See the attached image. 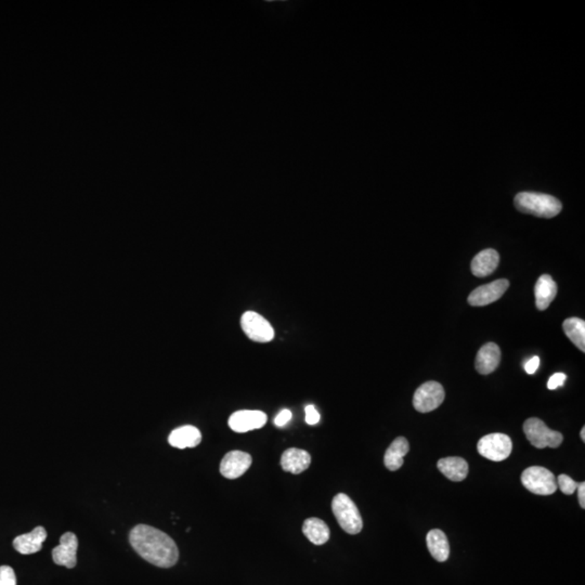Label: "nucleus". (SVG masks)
<instances>
[{
  "label": "nucleus",
  "mask_w": 585,
  "mask_h": 585,
  "mask_svg": "<svg viewBox=\"0 0 585 585\" xmlns=\"http://www.w3.org/2000/svg\"><path fill=\"white\" fill-rule=\"evenodd\" d=\"M129 542L143 559L157 567L170 568L179 559L176 542L151 526H136L129 533Z\"/></svg>",
  "instance_id": "nucleus-1"
},
{
  "label": "nucleus",
  "mask_w": 585,
  "mask_h": 585,
  "mask_svg": "<svg viewBox=\"0 0 585 585\" xmlns=\"http://www.w3.org/2000/svg\"><path fill=\"white\" fill-rule=\"evenodd\" d=\"M514 204L522 214L541 218L555 217L563 208L559 199L537 192H520L515 197Z\"/></svg>",
  "instance_id": "nucleus-2"
},
{
  "label": "nucleus",
  "mask_w": 585,
  "mask_h": 585,
  "mask_svg": "<svg viewBox=\"0 0 585 585\" xmlns=\"http://www.w3.org/2000/svg\"><path fill=\"white\" fill-rule=\"evenodd\" d=\"M332 510L341 529L349 535H358L364 528L358 507L345 493H338L334 497Z\"/></svg>",
  "instance_id": "nucleus-3"
},
{
  "label": "nucleus",
  "mask_w": 585,
  "mask_h": 585,
  "mask_svg": "<svg viewBox=\"0 0 585 585\" xmlns=\"http://www.w3.org/2000/svg\"><path fill=\"white\" fill-rule=\"evenodd\" d=\"M524 432L530 444L537 449L558 448L564 440L563 435L548 428L544 422L535 417L525 422Z\"/></svg>",
  "instance_id": "nucleus-4"
},
{
  "label": "nucleus",
  "mask_w": 585,
  "mask_h": 585,
  "mask_svg": "<svg viewBox=\"0 0 585 585\" xmlns=\"http://www.w3.org/2000/svg\"><path fill=\"white\" fill-rule=\"evenodd\" d=\"M522 482L526 489L537 495H553L558 488L554 474L541 466H531L524 470Z\"/></svg>",
  "instance_id": "nucleus-5"
},
{
  "label": "nucleus",
  "mask_w": 585,
  "mask_h": 585,
  "mask_svg": "<svg viewBox=\"0 0 585 585\" xmlns=\"http://www.w3.org/2000/svg\"><path fill=\"white\" fill-rule=\"evenodd\" d=\"M477 450L480 455L490 461L502 462L512 453V439L507 435L499 433L487 435L478 442Z\"/></svg>",
  "instance_id": "nucleus-6"
},
{
  "label": "nucleus",
  "mask_w": 585,
  "mask_h": 585,
  "mask_svg": "<svg viewBox=\"0 0 585 585\" xmlns=\"http://www.w3.org/2000/svg\"><path fill=\"white\" fill-rule=\"evenodd\" d=\"M241 326L246 336L256 343H269L275 338V330L270 322L255 311L243 313Z\"/></svg>",
  "instance_id": "nucleus-7"
},
{
  "label": "nucleus",
  "mask_w": 585,
  "mask_h": 585,
  "mask_svg": "<svg viewBox=\"0 0 585 585\" xmlns=\"http://www.w3.org/2000/svg\"><path fill=\"white\" fill-rule=\"evenodd\" d=\"M444 389L438 381H427L415 391L413 397L414 409L421 413H428L442 406L444 402Z\"/></svg>",
  "instance_id": "nucleus-8"
},
{
  "label": "nucleus",
  "mask_w": 585,
  "mask_h": 585,
  "mask_svg": "<svg viewBox=\"0 0 585 585\" xmlns=\"http://www.w3.org/2000/svg\"><path fill=\"white\" fill-rule=\"evenodd\" d=\"M268 417L263 411L257 410H241L230 417V428L235 433H248L259 429L267 424Z\"/></svg>",
  "instance_id": "nucleus-9"
},
{
  "label": "nucleus",
  "mask_w": 585,
  "mask_h": 585,
  "mask_svg": "<svg viewBox=\"0 0 585 585\" xmlns=\"http://www.w3.org/2000/svg\"><path fill=\"white\" fill-rule=\"evenodd\" d=\"M508 286H510V282L505 279L479 286L470 292V295L468 296V304L474 307H482V306L495 303L504 295Z\"/></svg>",
  "instance_id": "nucleus-10"
},
{
  "label": "nucleus",
  "mask_w": 585,
  "mask_h": 585,
  "mask_svg": "<svg viewBox=\"0 0 585 585\" xmlns=\"http://www.w3.org/2000/svg\"><path fill=\"white\" fill-rule=\"evenodd\" d=\"M252 459L246 452L231 451L226 454L220 463V473L227 479H237L248 472Z\"/></svg>",
  "instance_id": "nucleus-11"
},
{
  "label": "nucleus",
  "mask_w": 585,
  "mask_h": 585,
  "mask_svg": "<svg viewBox=\"0 0 585 585\" xmlns=\"http://www.w3.org/2000/svg\"><path fill=\"white\" fill-rule=\"evenodd\" d=\"M79 539L73 533H66L60 539V544L53 548L52 558L58 566L72 569L77 564Z\"/></svg>",
  "instance_id": "nucleus-12"
},
{
  "label": "nucleus",
  "mask_w": 585,
  "mask_h": 585,
  "mask_svg": "<svg viewBox=\"0 0 585 585\" xmlns=\"http://www.w3.org/2000/svg\"><path fill=\"white\" fill-rule=\"evenodd\" d=\"M47 539L45 528L38 526L32 533L21 535L13 541V548L23 555H30L39 552Z\"/></svg>",
  "instance_id": "nucleus-13"
},
{
  "label": "nucleus",
  "mask_w": 585,
  "mask_h": 585,
  "mask_svg": "<svg viewBox=\"0 0 585 585\" xmlns=\"http://www.w3.org/2000/svg\"><path fill=\"white\" fill-rule=\"evenodd\" d=\"M499 361H501V349L499 346L495 343H488L482 346L477 353L475 368L478 373L488 375L497 370Z\"/></svg>",
  "instance_id": "nucleus-14"
},
{
  "label": "nucleus",
  "mask_w": 585,
  "mask_h": 585,
  "mask_svg": "<svg viewBox=\"0 0 585 585\" xmlns=\"http://www.w3.org/2000/svg\"><path fill=\"white\" fill-rule=\"evenodd\" d=\"M311 464V455L305 450L290 448L281 457V466L284 472L294 475L305 472Z\"/></svg>",
  "instance_id": "nucleus-15"
},
{
  "label": "nucleus",
  "mask_w": 585,
  "mask_h": 585,
  "mask_svg": "<svg viewBox=\"0 0 585 585\" xmlns=\"http://www.w3.org/2000/svg\"><path fill=\"white\" fill-rule=\"evenodd\" d=\"M202 442V434L197 427L191 425L179 427L172 430L169 435L168 442L170 446L177 449H187L195 448Z\"/></svg>",
  "instance_id": "nucleus-16"
},
{
  "label": "nucleus",
  "mask_w": 585,
  "mask_h": 585,
  "mask_svg": "<svg viewBox=\"0 0 585 585\" xmlns=\"http://www.w3.org/2000/svg\"><path fill=\"white\" fill-rule=\"evenodd\" d=\"M535 306L539 310L548 309L557 295V286L550 275H541L535 286Z\"/></svg>",
  "instance_id": "nucleus-17"
},
{
  "label": "nucleus",
  "mask_w": 585,
  "mask_h": 585,
  "mask_svg": "<svg viewBox=\"0 0 585 585\" xmlns=\"http://www.w3.org/2000/svg\"><path fill=\"white\" fill-rule=\"evenodd\" d=\"M499 263V252L492 248L482 250L475 256L472 261V272L475 277L484 278L495 272Z\"/></svg>",
  "instance_id": "nucleus-18"
},
{
  "label": "nucleus",
  "mask_w": 585,
  "mask_h": 585,
  "mask_svg": "<svg viewBox=\"0 0 585 585\" xmlns=\"http://www.w3.org/2000/svg\"><path fill=\"white\" fill-rule=\"evenodd\" d=\"M410 444L404 437H398L386 450L384 457V464L387 469L395 472L401 468L404 465V457L409 453Z\"/></svg>",
  "instance_id": "nucleus-19"
},
{
  "label": "nucleus",
  "mask_w": 585,
  "mask_h": 585,
  "mask_svg": "<svg viewBox=\"0 0 585 585\" xmlns=\"http://www.w3.org/2000/svg\"><path fill=\"white\" fill-rule=\"evenodd\" d=\"M439 470L452 482H463L468 475V464L459 457H444L438 461Z\"/></svg>",
  "instance_id": "nucleus-20"
},
{
  "label": "nucleus",
  "mask_w": 585,
  "mask_h": 585,
  "mask_svg": "<svg viewBox=\"0 0 585 585\" xmlns=\"http://www.w3.org/2000/svg\"><path fill=\"white\" fill-rule=\"evenodd\" d=\"M426 541L429 553L437 562L444 563L449 558V541L444 531L439 529L430 530L427 535Z\"/></svg>",
  "instance_id": "nucleus-21"
},
{
  "label": "nucleus",
  "mask_w": 585,
  "mask_h": 585,
  "mask_svg": "<svg viewBox=\"0 0 585 585\" xmlns=\"http://www.w3.org/2000/svg\"><path fill=\"white\" fill-rule=\"evenodd\" d=\"M303 533L308 540L315 545L326 544L330 540V528L319 518H308L303 525Z\"/></svg>",
  "instance_id": "nucleus-22"
},
{
  "label": "nucleus",
  "mask_w": 585,
  "mask_h": 585,
  "mask_svg": "<svg viewBox=\"0 0 585 585\" xmlns=\"http://www.w3.org/2000/svg\"><path fill=\"white\" fill-rule=\"evenodd\" d=\"M563 328L567 337L582 353L585 351V321L579 318H569L564 321Z\"/></svg>",
  "instance_id": "nucleus-23"
},
{
  "label": "nucleus",
  "mask_w": 585,
  "mask_h": 585,
  "mask_svg": "<svg viewBox=\"0 0 585 585\" xmlns=\"http://www.w3.org/2000/svg\"><path fill=\"white\" fill-rule=\"evenodd\" d=\"M578 482H575V480L568 476V475L562 474L558 476L557 487H559V489L562 490L564 495H573V493L577 491V489H578Z\"/></svg>",
  "instance_id": "nucleus-24"
},
{
  "label": "nucleus",
  "mask_w": 585,
  "mask_h": 585,
  "mask_svg": "<svg viewBox=\"0 0 585 585\" xmlns=\"http://www.w3.org/2000/svg\"><path fill=\"white\" fill-rule=\"evenodd\" d=\"M0 585H17L14 571L9 566L0 567Z\"/></svg>",
  "instance_id": "nucleus-25"
},
{
  "label": "nucleus",
  "mask_w": 585,
  "mask_h": 585,
  "mask_svg": "<svg viewBox=\"0 0 585 585\" xmlns=\"http://www.w3.org/2000/svg\"><path fill=\"white\" fill-rule=\"evenodd\" d=\"M305 412L306 423H307L308 425L318 424L321 419L320 413L317 411V409H315L313 404H309V406H306Z\"/></svg>",
  "instance_id": "nucleus-26"
},
{
  "label": "nucleus",
  "mask_w": 585,
  "mask_h": 585,
  "mask_svg": "<svg viewBox=\"0 0 585 585\" xmlns=\"http://www.w3.org/2000/svg\"><path fill=\"white\" fill-rule=\"evenodd\" d=\"M566 379H567L566 374L555 373L554 375L551 376L550 379H548V388L550 390H555L558 387L563 386Z\"/></svg>",
  "instance_id": "nucleus-27"
},
{
  "label": "nucleus",
  "mask_w": 585,
  "mask_h": 585,
  "mask_svg": "<svg viewBox=\"0 0 585 585\" xmlns=\"http://www.w3.org/2000/svg\"><path fill=\"white\" fill-rule=\"evenodd\" d=\"M290 419H292V412L288 409L282 410L275 417V425L278 427L286 426Z\"/></svg>",
  "instance_id": "nucleus-28"
},
{
  "label": "nucleus",
  "mask_w": 585,
  "mask_h": 585,
  "mask_svg": "<svg viewBox=\"0 0 585 585\" xmlns=\"http://www.w3.org/2000/svg\"><path fill=\"white\" fill-rule=\"evenodd\" d=\"M539 366H540V358L539 357H533V359L527 361V364H525L526 372L528 374H535L537 368H539Z\"/></svg>",
  "instance_id": "nucleus-29"
},
{
  "label": "nucleus",
  "mask_w": 585,
  "mask_h": 585,
  "mask_svg": "<svg viewBox=\"0 0 585 585\" xmlns=\"http://www.w3.org/2000/svg\"><path fill=\"white\" fill-rule=\"evenodd\" d=\"M578 499L579 503H580V506L582 508H585V484L584 482H581L578 486Z\"/></svg>",
  "instance_id": "nucleus-30"
},
{
  "label": "nucleus",
  "mask_w": 585,
  "mask_h": 585,
  "mask_svg": "<svg viewBox=\"0 0 585 585\" xmlns=\"http://www.w3.org/2000/svg\"><path fill=\"white\" fill-rule=\"evenodd\" d=\"M580 437H581V439H582V442H585V427H582V429H581Z\"/></svg>",
  "instance_id": "nucleus-31"
}]
</instances>
